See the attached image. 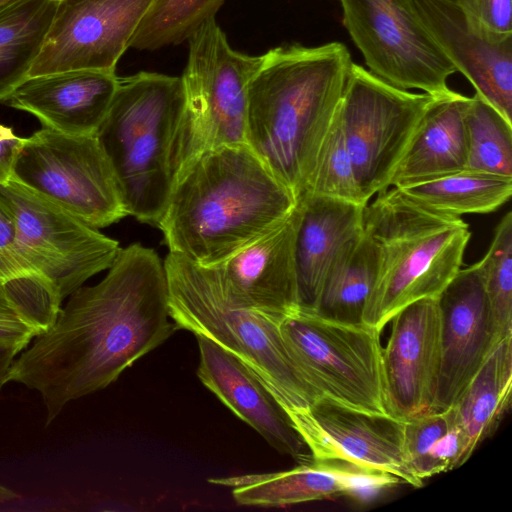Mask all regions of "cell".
<instances>
[{
	"label": "cell",
	"mask_w": 512,
	"mask_h": 512,
	"mask_svg": "<svg viewBox=\"0 0 512 512\" xmlns=\"http://www.w3.org/2000/svg\"><path fill=\"white\" fill-rule=\"evenodd\" d=\"M177 329L163 262L153 249L131 244L99 283L69 296L52 325L16 356L9 382L40 394L49 425L70 402L112 384Z\"/></svg>",
	"instance_id": "6da1fadb"
},
{
	"label": "cell",
	"mask_w": 512,
	"mask_h": 512,
	"mask_svg": "<svg viewBox=\"0 0 512 512\" xmlns=\"http://www.w3.org/2000/svg\"><path fill=\"white\" fill-rule=\"evenodd\" d=\"M296 204L248 144L228 145L197 155L176 173L157 226L169 252L211 267L265 234Z\"/></svg>",
	"instance_id": "7a4b0ae2"
},
{
	"label": "cell",
	"mask_w": 512,
	"mask_h": 512,
	"mask_svg": "<svg viewBox=\"0 0 512 512\" xmlns=\"http://www.w3.org/2000/svg\"><path fill=\"white\" fill-rule=\"evenodd\" d=\"M337 41L268 50L247 88L248 146L296 197L307 189L352 66Z\"/></svg>",
	"instance_id": "3957f363"
},
{
	"label": "cell",
	"mask_w": 512,
	"mask_h": 512,
	"mask_svg": "<svg viewBox=\"0 0 512 512\" xmlns=\"http://www.w3.org/2000/svg\"><path fill=\"white\" fill-rule=\"evenodd\" d=\"M363 209V230L379 250L362 322L378 331L400 310L436 298L462 267L471 232L461 217L424 209L387 189Z\"/></svg>",
	"instance_id": "277c9868"
},
{
	"label": "cell",
	"mask_w": 512,
	"mask_h": 512,
	"mask_svg": "<svg viewBox=\"0 0 512 512\" xmlns=\"http://www.w3.org/2000/svg\"><path fill=\"white\" fill-rule=\"evenodd\" d=\"M184 102L181 77L139 72L118 78L96 138L125 212L157 225L172 185V146Z\"/></svg>",
	"instance_id": "5b68a950"
},
{
	"label": "cell",
	"mask_w": 512,
	"mask_h": 512,
	"mask_svg": "<svg viewBox=\"0 0 512 512\" xmlns=\"http://www.w3.org/2000/svg\"><path fill=\"white\" fill-rule=\"evenodd\" d=\"M169 315L178 329L203 336L248 365L288 415L321 395L309 382L280 331V322L235 302L213 267L169 252L164 262Z\"/></svg>",
	"instance_id": "8992f818"
},
{
	"label": "cell",
	"mask_w": 512,
	"mask_h": 512,
	"mask_svg": "<svg viewBox=\"0 0 512 512\" xmlns=\"http://www.w3.org/2000/svg\"><path fill=\"white\" fill-rule=\"evenodd\" d=\"M187 41L184 102L172 146L174 177L205 151L247 144V88L263 60V54L234 50L215 18Z\"/></svg>",
	"instance_id": "52a82bcc"
},
{
	"label": "cell",
	"mask_w": 512,
	"mask_h": 512,
	"mask_svg": "<svg viewBox=\"0 0 512 512\" xmlns=\"http://www.w3.org/2000/svg\"><path fill=\"white\" fill-rule=\"evenodd\" d=\"M280 331L321 396L352 408L387 414L380 331L363 322H335L301 309L281 320Z\"/></svg>",
	"instance_id": "ba28073f"
},
{
	"label": "cell",
	"mask_w": 512,
	"mask_h": 512,
	"mask_svg": "<svg viewBox=\"0 0 512 512\" xmlns=\"http://www.w3.org/2000/svg\"><path fill=\"white\" fill-rule=\"evenodd\" d=\"M11 180L97 229L127 216L96 135L73 136L41 127L24 139Z\"/></svg>",
	"instance_id": "9c48e42d"
},
{
	"label": "cell",
	"mask_w": 512,
	"mask_h": 512,
	"mask_svg": "<svg viewBox=\"0 0 512 512\" xmlns=\"http://www.w3.org/2000/svg\"><path fill=\"white\" fill-rule=\"evenodd\" d=\"M435 97L393 86L352 63L339 113L356 180L367 201L390 187L393 171Z\"/></svg>",
	"instance_id": "30bf717a"
},
{
	"label": "cell",
	"mask_w": 512,
	"mask_h": 512,
	"mask_svg": "<svg viewBox=\"0 0 512 512\" xmlns=\"http://www.w3.org/2000/svg\"><path fill=\"white\" fill-rule=\"evenodd\" d=\"M342 22L368 70L401 89L440 96L456 69L441 51L416 0H339Z\"/></svg>",
	"instance_id": "8fae6325"
},
{
	"label": "cell",
	"mask_w": 512,
	"mask_h": 512,
	"mask_svg": "<svg viewBox=\"0 0 512 512\" xmlns=\"http://www.w3.org/2000/svg\"><path fill=\"white\" fill-rule=\"evenodd\" d=\"M0 201L29 261L62 300L109 269L121 249L117 240L16 181L0 185Z\"/></svg>",
	"instance_id": "7c38bea8"
},
{
	"label": "cell",
	"mask_w": 512,
	"mask_h": 512,
	"mask_svg": "<svg viewBox=\"0 0 512 512\" xmlns=\"http://www.w3.org/2000/svg\"><path fill=\"white\" fill-rule=\"evenodd\" d=\"M152 0H58L29 76L113 71Z\"/></svg>",
	"instance_id": "4fadbf2b"
},
{
	"label": "cell",
	"mask_w": 512,
	"mask_h": 512,
	"mask_svg": "<svg viewBox=\"0 0 512 512\" xmlns=\"http://www.w3.org/2000/svg\"><path fill=\"white\" fill-rule=\"evenodd\" d=\"M289 416L313 459L341 461L390 474L414 488L423 486L405 460L404 420L352 408L327 396Z\"/></svg>",
	"instance_id": "5bb4252c"
},
{
	"label": "cell",
	"mask_w": 512,
	"mask_h": 512,
	"mask_svg": "<svg viewBox=\"0 0 512 512\" xmlns=\"http://www.w3.org/2000/svg\"><path fill=\"white\" fill-rule=\"evenodd\" d=\"M440 370L431 412L451 407L500 340L478 263L461 268L436 297Z\"/></svg>",
	"instance_id": "9a60e30c"
},
{
	"label": "cell",
	"mask_w": 512,
	"mask_h": 512,
	"mask_svg": "<svg viewBox=\"0 0 512 512\" xmlns=\"http://www.w3.org/2000/svg\"><path fill=\"white\" fill-rule=\"evenodd\" d=\"M382 348V380L388 415L407 420L430 413L440 370V323L436 298L415 301L391 319Z\"/></svg>",
	"instance_id": "2e32d148"
},
{
	"label": "cell",
	"mask_w": 512,
	"mask_h": 512,
	"mask_svg": "<svg viewBox=\"0 0 512 512\" xmlns=\"http://www.w3.org/2000/svg\"><path fill=\"white\" fill-rule=\"evenodd\" d=\"M431 36L473 85L475 94L512 122V33L494 31L455 0H416Z\"/></svg>",
	"instance_id": "e0dca14e"
},
{
	"label": "cell",
	"mask_w": 512,
	"mask_h": 512,
	"mask_svg": "<svg viewBox=\"0 0 512 512\" xmlns=\"http://www.w3.org/2000/svg\"><path fill=\"white\" fill-rule=\"evenodd\" d=\"M301 215L295 208L277 225L225 261L211 266L238 304L281 322L299 310L295 239Z\"/></svg>",
	"instance_id": "ac0fdd59"
},
{
	"label": "cell",
	"mask_w": 512,
	"mask_h": 512,
	"mask_svg": "<svg viewBox=\"0 0 512 512\" xmlns=\"http://www.w3.org/2000/svg\"><path fill=\"white\" fill-rule=\"evenodd\" d=\"M208 482L231 487L238 504L257 507H284L332 496L369 499L401 483L387 473L313 458L288 470L213 477Z\"/></svg>",
	"instance_id": "d6986e66"
},
{
	"label": "cell",
	"mask_w": 512,
	"mask_h": 512,
	"mask_svg": "<svg viewBox=\"0 0 512 512\" xmlns=\"http://www.w3.org/2000/svg\"><path fill=\"white\" fill-rule=\"evenodd\" d=\"M196 338L197 376L204 386L278 452L299 463L311 459L287 411L264 381L231 352L206 337Z\"/></svg>",
	"instance_id": "ffe728a7"
},
{
	"label": "cell",
	"mask_w": 512,
	"mask_h": 512,
	"mask_svg": "<svg viewBox=\"0 0 512 512\" xmlns=\"http://www.w3.org/2000/svg\"><path fill=\"white\" fill-rule=\"evenodd\" d=\"M113 71L73 70L27 78L4 103L35 116L42 127L73 136L96 135L113 99Z\"/></svg>",
	"instance_id": "44dd1931"
},
{
	"label": "cell",
	"mask_w": 512,
	"mask_h": 512,
	"mask_svg": "<svg viewBox=\"0 0 512 512\" xmlns=\"http://www.w3.org/2000/svg\"><path fill=\"white\" fill-rule=\"evenodd\" d=\"M295 239L299 309L313 312L325 277L340 252L363 231V209L355 203L307 194Z\"/></svg>",
	"instance_id": "7402d4cb"
},
{
	"label": "cell",
	"mask_w": 512,
	"mask_h": 512,
	"mask_svg": "<svg viewBox=\"0 0 512 512\" xmlns=\"http://www.w3.org/2000/svg\"><path fill=\"white\" fill-rule=\"evenodd\" d=\"M469 100L453 90L435 97L397 163L390 187L400 189L466 169L464 115Z\"/></svg>",
	"instance_id": "603a6c76"
},
{
	"label": "cell",
	"mask_w": 512,
	"mask_h": 512,
	"mask_svg": "<svg viewBox=\"0 0 512 512\" xmlns=\"http://www.w3.org/2000/svg\"><path fill=\"white\" fill-rule=\"evenodd\" d=\"M512 334L503 338L452 405L465 440V458L499 425L510 406Z\"/></svg>",
	"instance_id": "cb8c5ba5"
},
{
	"label": "cell",
	"mask_w": 512,
	"mask_h": 512,
	"mask_svg": "<svg viewBox=\"0 0 512 512\" xmlns=\"http://www.w3.org/2000/svg\"><path fill=\"white\" fill-rule=\"evenodd\" d=\"M378 265V246L363 230L331 265L313 313L335 322L361 323Z\"/></svg>",
	"instance_id": "d4e9b609"
},
{
	"label": "cell",
	"mask_w": 512,
	"mask_h": 512,
	"mask_svg": "<svg viewBox=\"0 0 512 512\" xmlns=\"http://www.w3.org/2000/svg\"><path fill=\"white\" fill-rule=\"evenodd\" d=\"M57 0H10L0 5V102L29 76Z\"/></svg>",
	"instance_id": "484cf974"
},
{
	"label": "cell",
	"mask_w": 512,
	"mask_h": 512,
	"mask_svg": "<svg viewBox=\"0 0 512 512\" xmlns=\"http://www.w3.org/2000/svg\"><path fill=\"white\" fill-rule=\"evenodd\" d=\"M397 190L424 209L461 217L501 207L511 197L512 177L465 169Z\"/></svg>",
	"instance_id": "4316f807"
},
{
	"label": "cell",
	"mask_w": 512,
	"mask_h": 512,
	"mask_svg": "<svg viewBox=\"0 0 512 512\" xmlns=\"http://www.w3.org/2000/svg\"><path fill=\"white\" fill-rule=\"evenodd\" d=\"M0 281L8 286L38 332L52 325L63 300L29 261L13 217L1 201Z\"/></svg>",
	"instance_id": "83f0119b"
},
{
	"label": "cell",
	"mask_w": 512,
	"mask_h": 512,
	"mask_svg": "<svg viewBox=\"0 0 512 512\" xmlns=\"http://www.w3.org/2000/svg\"><path fill=\"white\" fill-rule=\"evenodd\" d=\"M403 450L421 481L463 465L465 440L453 406L405 420Z\"/></svg>",
	"instance_id": "f1b7e54d"
},
{
	"label": "cell",
	"mask_w": 512,
	"mask_h": 512,
	"mask_svg": "<svg viewBox=\"0 0 512 512\" xmlns=\"http://www.w3.org/2000/svg\"><path fill=\"white\" fill-rule=\"evenodd\" d=\"M466 169L512 177V122L477 94L464 115Z\"/></svg>",
	"instance_id": "f546056e"
},
{
	"label": "cell",
	"mask_w": 512,
	"mask_h": 512,
	"mask_svg": "<svg viewBox=\"0 0 512 512\" xmlns=\"http://www.w3.org/2000/svg\"><path fill=\"white\" fill-rule=\"evenodd\" d=\"M225 0H152L129 48L156 50L188 40Z\"/></svg>",
	"instance_id": "4dcf8cb0"
},
{
	"label": "cell",
	"mask_w": 512,
	"mask_h": 512,
	"mask_svg": "<svg viewBox=\"0 0 512 512\" xmlns=\"http://www.w3.org/2000/svg\"><path fill=\"white\" fill-rule=\"evenodd\" d=\"M307 194L330 197L361 206L368 203L356 180L339 106L321 143L303 196Z\"/></svg>",
	"instance_id": "1f68e13d"
},
{
	"label": "cell",
	"mask_w": 512,
	"mask_h": 512,
	"mask_svg": "<svg viewBox=\"0 0 512 512\" xmlns=\"http://www.w3.org/2000/svg\"><path fill=\"white\" fill-rule=\"evenodd\" d=\"M493 325L501 340L512 334V213L495 228L485 256L477 262Z\"/></svg>",
	"instance_id": "d6a6232c"
},
{
	"label": "cell",
	"mask_w": 512,
	"mask_h": 512,
	"mask_svg": "<svg viewBox=\"0 0 512 512\" xmlns=\"http://www.w3.org/2000/svg\"><path fill=\"white\" fill-rule=\"evenodd\" d=\"M38 334L8 286L0 281V347L21 353Z\"/></svg>",
	"instance_id": "836d02e7"
},
{
	"label": "cell",
	"mask_w": 512,
	"mask_h": 512,
	"mask_svg": "<svg viewBox=\"0 0 512 512\" xmlns=\"http://www.w3.org/2000/svg\"><path fill=\"white\" fill-rule=\"evenodd\" d=\"M471 17L501 33H512V0H455Z\"/></svg>",
	"instance_id": "e575fe53"
},
{
	"label": "cell",
	"mask_w": 512,
	"mask_h": 512,
	"mask_svg": "<svg viewBox=\"0 0 512 512\" xmlns=\"http://www.w3.org/2000/svg\"><path fill=\"white\" fill-rule=\"evenodd\" d=\"M24 139L17 136L11 127L0 124V185L11 180L14 163Z\"/></svg>",
	"instance_id": "d590c367"
},
{
	"label": "cell",
	"mask_w": 512,
	"mask_h": 512,
	"mask_svg": "<svg viewBox=\"0 0 512 512\" xmlns=\"http://www.w3.org/2000/svg\"><path fill=\"white\" fill-rule=\"evenodd\" d=\"M19 353L10 348L0 347V392L9 382L11 366Z\"/></svg>",
	"instance_id": "8d00e7d4"
},
{
	"label": "cell",
	"mask_w": 512,
	"mask_h": 512,
	"mask_svg": "<svg viewBox=\"0 0 512 512\" xmlns=\"http://www.w3.org/2000/svg\"><path fill=\"white\" fill-rule=\"evenodd\" d=\"M9 1L10 0H0V5H3V4H5V3L9 2Z\"/></svg>",
	"instance_id": "74e56055"
},
{
	"label": "cell",
	"mask_w": 512,
	"mask_h": 512,
	"mask_svg": "<svg viewBox=\"0 0 512 512\" xmlns=\"http://www.w3.org/2000/svg\"><path fill=\"white\" fill-rule=\"evenodd\" d=\"M58 1V0H57Z\"/></svg>",
	"instance_id": "f35d334b"
}]
</instances>
